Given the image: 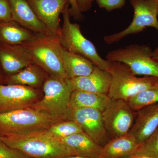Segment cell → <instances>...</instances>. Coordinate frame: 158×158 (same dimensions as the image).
<instances>
[{"label": "cell", "mask_w": 158, "mask_h": 158, "mask_svg": "<svg viewBox=\"0 0 158 158\" xmlns=\"http://www.w3.org/2000/svg\"><path fill=\"white\" fill-rule=\"evenodd\" d=\"M9 146L31 158H63L76 156L72 149L58 138L48 135L45 129L0 136Z\"/></svg>", "instance_id": "cell-1"}, {"label": "cell", "mask_w": 158, "mask_h": 158, "mask_svg": "<svg viewBox=\"0 0 158 158\" xmlns=\"http://www.w3.org/2000/svg\"><path fill=\"white\" fill-rule=\"evenodd\" d=\"M69 7V3L62 13L63 23L58 36L60 46L69 52L85 57L95 66L108 71L110 61L100 56L94 44L82 34L80 25L70 21Z\"/></svg>", "instance_id": "cell-2"}, {"label": "cell", "mask_w": 158, "mask_h": 158, "mask_svg": "<svg viewBox=\"0 0 158 158\" xmlns=\"http://www.w3.org/2000/svg\"><path fill=\"white\" fill-rule=\"evenodd\" d=\"M43 98L31 107L47 113L59 120H67L71 110L70 98L73 91L69 78L50 75L43 86Z\"/></svg>", "instance_id": "cell-3"}, {"label": "cell", "mask_w": 158, "mask_h": 158, "mask_svg": "<svg viewBox=\"0 0 158 158\" xmlns=\"http://www.w3.org/2000/svg\"><path fill=\"white\" fill-rule=\"evenodd\" d=\"M34 63L50 75L69 78L65 73L58 37L37 35L22 44Z\"/></svg>", "instance_id": "cell-4"}, {"label": "cell", "mask_w": 158, "mask_h": 158, "mask_svg": "<svg viewBox=\"0 0 158 158\" xmlns=\"http://www.w3.org/2000/svg\"><path fill=\"white\" fill-rule=\"evenodd\" d=\"M111 83L108 95L113 99H128L153 85L158 83V77H138L126 64L110 62L109 70Z\"/></svg>", "instance_id": "cell-5"}, {"label": "cell", "mask_w": 158, "mask_h": 158, "mask_svg": "<svg viewBox=\"0 0 158 158\" xmlns=\"http://www.w3.org/2000/svg\"><path fill=\"white\" fill-rule=\"evenodd\" d=\"M59 121L32 107L0 113V136L46 129Z\"/></svg>", "instance_id": "cell-6"}, {"label": "cell", "mask_w": 158, "mask_h": 158, "mask_svg": "<svg viewBox=\"0 0 158 158\" xmlns=\"http://www.w3.org/2000/svg\"><path fill=\"white\" fill-rule=\"evenodd\" d=\"M152 52L147 45L131 44L110 51L106 59L126 64L136 76L158 77V61L153 57Z\"/></svg>", "instance_id": "cell-7"}, {"label": "cell", "mask_w": 158, "mask_h": 158, "mask_svg": "<svg viewBox=\"0 0 158 158\" xmlns=\"http://www.w3.org/2000/svg\"><path fill=\"white\" fill-rule=\"evenodd\" d=\"M134 9L132 21L126 28L120 32L105 36L108 44H113L129 35L141 33L148 27L158 31V9L153 0H129Z\"/></svg>", "instance_id": "cell-8"}, {"label": "cell", "mask_w": 158, "mask_h": 158, "mask_svg": "<svg viewBox=\"0 0 158 158\" xmlns=\"http://www.w3.org/2000/svg\"><path fill=\"white\" fill-rule=\"evenodd\" d=\"M101 113L111 139L128 134L134 124L136 111L132 109L127 101L111 98Z\"/></svg>", "instance_id": "cell-9"}, {"label": "cell", "mask_w": 158, "mask_h": 158, "mask_svg": "<svg viewBox=\"0 0 158 158\" xmlns=\"http://www.w3.org/2000/svg\"><path fill=\"white\" fill-rule=\"evenodd\" d=\"M67 120L77 123L97 144L103 147L111 140L103 121L101 112L91 108H71Z\"/></svg>", "instance_id": "cell-10"}, {"label": "cell", "mask_w": 158, "mask_h": 158, "mask_svg": "<svg viewBox=\"0 0 158 158\" xmlns=\"http://www.w3.org/2000/svg\"><path fill=\"white\" fill-rule=\"evenodd\" d=\"M36 88L21 85H0V113L31 107L38 101Z\"/></svg>", "instance_id": "cell-11"}, {"label": "cell", "mask_w": 158, "mask_h": 158, "mask_svg": "<svg viewBox=\"0 0 158 158\" xmlns=\"http://www.w3.org/2000/svg\"><path fill=\"white\" fill-rule=\"evenodd\" d=\"M38 19L52 36L58 37L61 27L60 15L69 0H26Z\"/></svg>", "instance_id": "cell-12"}, {"label": "cell", "mask_w": 158, "mask_h": 158, "mask_svg": "<svg viewBox=\"0 0 158 158\" xmlns=\"http://www.w3.org/2000/svg\"><path fill=\"white\" fill-rule=\"evenodd\" d=\"M158 128V103L136 111V117L129 134L141 145Z\"/></svg>", "instance_id": "cell-13"}, {"label": "cell", "mask_w": 158, "mask_h": 158, "mask_svg": "<svg viewBox=\"0 0 158 158\" xmlns=\"http://www.w3.org/2000/svg\"><path fill=\"white\" fill-rule=\"evenodd\" d=\"M33 62L21 45L0 42V65L6 75L17 73Z\"/></svg>", "instance_id": "cell-14"}, {"label": "cell", "mask_w": 158, "mask_h": 158, "mask_svg": "<svg viewBox=\"0 0 158 158\" xmlns=\"http://www.w3.org/2000/svg\"><path fill=\"white\" fill-rule=\"evenodd\" d=\"M9 2L12 21L36 35L52 36L38 19L26 0H9Z\"/></svg>", "instance_id": "cell-15"}, {"label": "cell", "mask_w": 158, "mask_h": 158, "mask_svg": "<svg viewBox=\"0 0 158 158\" xmlns=\"http://www.w3.org/2000/svg\"><path fill=\"white\" fill-rule=\"evenodd\" d=\"M69 82L73 90H84L108 95L111 76L107 71L94 66L93 71L88 75L69 79Z\"/></svg>", "instance_id": "cell-16"}, {"label": "cell", "mask_w": 158, "mask_h": 158, "mask_svg": "<svg viewBox=\"0 0 158 158\" xmlns=\"http://www.w3.org/2000/svg\"><path fill=\"white\" fill-rule=\"evenodd\" d=\"M135 138L128 133L111 139L102 148L99 158H123L135 155L140 147Z\"/></svg>", "instance_id": "cell-17"}, {"label": "cell", "mask_w": 158, "mask_h": 158, "mask_svg": "<svg viewBox=\"0 0 158 158\" xmlns=\"http://www.w3.org/2000/svg\"><path fill=\"white\" fill-rule=\"evenodd\" d=\"M45 73L43 69L33 62L17 73L6 76L4 84L38 88L43 86L47 78H46Z\"/></svg>", "instance_id": "cell-18"}, {"label": "cell", "mask_w": 158, "mask_h": 158, "mask_svg": "<svg viewBox=\"0 0 158 158\" xmlns=\"http://www.w3.org/2000/svg\"><path fill=\"white\" fill-rule=\"evenodd\" d=\"M58 139L72 149L76 156L96 158L100 156L102 147L84 132L76 133Z\"/></svg>", "instance_id": "cell-19"}, {"label": "cell", "mask_w": 158, "mask_h": 158, "mask_svg": "<svg viewBox=\"0 0 158 158\" xmlns=\"http://www.w3.org/2000/svg\"><path fill=\"white\" fill-rule=\"evenodd\" d=\"M61 52L63 66L69 78L85 76L93 71L95 65L87 58L69 52L62 47Z\"/></svg>", "instance_id": "cell-20"}, {"label": "cell", "mask_w": 158, "mask_h": 158, "mask_svg": "<svg viewBox=\"0 0 158 158\" xmlns=\"http://www.w3.org/2000/svg\"><path fill=\"white\" fill-rule=\"evenodd\" d=\"M37 35L13 21H0V42L22 45L37 37Z\"/></svg>", "instance_id": "cell-21"}, {"label": "cell", "mask_w": 158, "mask_h": 158, "mask_svg": "<svg viewBox=\"0 0 158 158\" xmlns=\"http://www.w3.org/2000/svg\"><path fill=\"white\" fill-rule=\"evenodd\" d=\"M111 98L106 94L81 90H73L71 94L70 106L72 109L91 108L102 112Z\"/></svg>", "instance_id": "cell-22"}, {"label": "cell", "mask_w": 158, "mask_h": 158, "mask_svg": "<svg viewBox=\"0 0 158 158\" xmlns=\"http://www.w3.org/2000/svg\"><path fill=\"white\" fill-rule=\"evenodd\" d=\"M127 102L135 111L158 103V83L141 91L130 98Z\"/></svg>", "instance_id": "cell-23"}, {"label": "cell", "mask_w": 158, "mask_h": 158, "mask_svg": "<svg viewBox=\"0 0 158 158\" xmlns=\"http://www.w3.org/2000/svg\"><path fill=\"white\" fill-rule=\"evenodd\" d=\"M45 131L50 136L56 138H65L76 133L84 132L81 126L71 120L58 122Z\"/></svg>", "instance_id": "cell-24"}, {"label": "cell", "mask_w": 158, "mask_h": 158, "mask_svg": "<svg viewBox=\"0 0 158 158\" xmlns=\"http://www.w3.org/2000/svg\"><path fill=\"white\" fill-rule=\"evenodd\" d=\"M135 155L139 157L158 158V128L146 141L140 145Z\"/></svg>", "instance_id": "cell-25"}, {"label": "cell", "mask_w": 158, "mask_h": 158, "mask_svg": "<svg viewBox=\"0 0 158 158\" xmlns=\"http://www.w3.org/2000/svg\"><path fill=\"white\" fill-rule=\"evenodd\" d=\"M0 158H31L18 150L12 148L0 139Z\"/></svg>", "instance_id": "cell-26"}, {"label": "cell", "mask_w": 158, "mask_h": 158, "mask_svg": "<svg viewBox=\"0 0 158 158\" xmlns=\"http://www.w3.org/2000/svg\"><path fill=\"white\" fill-rule=\"evenodd\" d=\"M96 2L99 7L111 11L123 8L125 4L126 0H96Z\"/></svg>", "instance_id": "cell-27"}, {"label": "cell", "mask_w": 158, "mask_h": 158, "mask_svg": "<svg viewBox=\"0 0 158 158\" xmlns=\"http://www.w3.org/2000/svg\"><path fill=\"white\" fill-rule=\"evenodd\" d=\"M12 21L9 0H0V21Z\"/></svg>", "instance_id": "cell-28"}, {"label": "cell", "mask_w": 158, "mask_h": 158, "mask_svg": "<svg viewBox=\"0 0 158 158\" xmlns=\"http://www.w3.org/2000/svg\"><path fill=\"white\" fill-rule=\"evenodd\" d=\"M70 8L69 9L70 15L75 19L81 20L83 18L81 12L80 11L77 5L76 0H69Z\"/></svg>", "instance_id": "cell-29"}, {"label": "cell", "mask_w": 158, "mask_h": 158, "mask_svg": "<svg viewBox=\"0 0 158 158\" xmlns=\"http://www.w3.org/2000/svg\"><path fill=\"white\" fill-rule=\"evenodd\" d=\"M94 0H76L77 5L81 13L89 11Z\"/></svg>", "instance_id": "cell-30"}, {"label": "cell", "mask_w": 158, "mask_h": 158, "mask_svg": "<svg viewBox=\"0 0 158 158\" xmlns=\"http://www.w3.org/2000/svg\"><path fill=\"white\" fill-rule=\"evenodd\" d=\"M153 57L158 61V45L152 52Z\"/></svg>", "instance_id": "cell-31"}, {"label": "cell", "mask_w": 158, "mask_h": 158, "mask_svg": "<svg viewBox=\"0 0 158 158\" xmlns=\"http://www.w3.org/2000/svg\"><path fill=\"white\" fill-rule=\"evenodd\" d=\"M2 71L3 70L2 69V67H1V65H0V85L1 84H3L5 77V76H3Z\"/></svg>", "instance_id": "cell-32"}, {"label": "cell", "mask_w": 158, "mask_h": 158, "mask_svg": "<svg viewBox=\"0 0 158 158\" xmlns=\"http://www.w3.org/2000/svg\"><path fill=\"white\" fill-rule=\"evenodd\" d=\"M63 158H96L93 157H90L83 156H69L65 157Z\"/></svg>", "instance_id": "cell-33"}, {"label": "cell", "mask_w": 158, "mask_h": 158, "mask_svg": "<svg viewBox=\"0 0 158 158\" xmlns=\"http://www.w3.org/2000/svg\"><path fill=\"white\" fill-rule=\"evenodd\" d=\"M137 158V156L135 155H133L129 156L126 157H124L123 158Z\"/></svg>", "instance_id": "cell-34"}, {"label": "cell", "mask_w": 158, "mask_h": 158, "mask_svg": "<svg viewBox=\"0 0 158 158\" xmlns=\"http://www.w3.org/2000/svg\"><path fill=\"white\" fill-rule=\"evenodd\" d=\"M154 1H155V2L157 6L158 9V0H153Z\"/></svg>", "instance_id": "cell-35"}, {"label": "cell", "mask_w": 158, "mask_h": 158, "mask_svg": "<svg viewBox=\"0 0 158 158\" xmlns=\"http://www.w3.org/2000/svg\"><path fill=\"white\" fill-rule=\"evenodd\" d=\"M149 158L147 157H145V156L139 157V156H137V158Z\"/></svg>", "instance_id": "cell-36"}]
</instances>
